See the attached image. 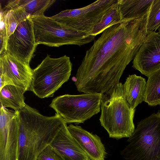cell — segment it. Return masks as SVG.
<instances>
[{"label":"cell","instance_id":"cell-1","mask_svg":"<svg viewBox=\"0 0 160 160\" xmlns=\"http://www.w3.org/2000/svg\"><path fill=\"white\" fill-rule=\"evenodd\" d=\"M147 17L122 20L108 28L94 41L75 76L79 92L102 94L119 82L147 35Z\"/></svg>","mask_w":160,"mask_h":160},{"label":"cell","instance_id":"cell-2","mask_svg":"<svg viewBox=\"0 0 160 160\" xmlns=\"http://www.w3.org/2000/svg\"><path fill=\"white\" fill-rule=\"evenodd\" d=\"M18 160H37L66 123L57 113L52 116H44L27 104L18 111Z\"/></svg>","mask_w":160,"mask_h":160},{"label":"cell","instance_id":"cell-3","mask_svg":"<svg viewBox=\"0 0 160 160\" xmlns=\"http://www.w3.org/2000/svg\"><path fill=\"white\" fill-rule=\"evenodd\" d=\"M102 94L101 125L111 138H129L135 129L133 118L135 109L132 108L125 99L123 84L119 82Z\"/></svg>","mask_w":160,"mask_h":160},{"label":"cell","instance_id":"cell-4","mask_svg":"<svg viewBox=\"0 0 160 160\" xmlns=\"http://www.w3.org/2000/svg\"><path fill=\"white\" fill-rule=\"evenodd\" d=\"M121 152L126 160H160V110L138 123Z\"/></svg>","mask_w":160,"mask_h":160},{"label":"cell","instance_id":"cell-5","mask_svg":"<svg viewBox=\"0 0 160 160\" xmlns=\"http://www.w3.org/2000/svg\"><path fill=\"white\" fill-rule=\"evenodd\" d=\"M72 67L70 58L66 55L53 58L47 54L33 70L30 91L41 98L52 97L69 79Z\"/></svg>","mask_w":160,"mask_h":160},{"label":"cell","instance_id":"cell-6","mask_svg":"<svg viewBox=\"0 0 160 160\" xmlns=\"http://www.w3.org/2000/svg\"><path fill=\"white\" fill-rule=\"evenodd\" d=\"M36 44L58 47L67 45L81 46L95 40L94 36L74 31L44 15L30 17Z\"/></svg>","mask_w":160,"mask_h":160},{"label":"cell","instance_id":"cell-7","mask_svg":"<svg viewBox=\"0 0 160 160\" xmlns=\"http://www.w3.org/2000/svg\"><path fill=\"white\" fill-rule=\"evenodd\" d=\"M102 94H65L54 98L49 105L67 123H83L100 111Z\"/></svg>","mask_w":160,"mask_h":160},{"label":"cell","instance_id":"cell-8","mask_svg":"<svg viewBox=\"0 0 160 160\" xmlns=\"http://www.w3.org/2000/svg\"><path fill=\"white\" fill-rule=\"evenodd\" d=\"M117 0H98L83 7L66 9L50 17L74 31L91 35L95 26Z\"/></svg>","mask_w":160,"mask_h":160},{"label":"cell","instance_id":"cell-9","mask_svg":"<svg viewBox=\"0 0 160 160\" xmlns=\"http://www.w3.org/2000/svg\"><path fill=\"white\" fill-rule=\"evenodd\" d=\"M19 135L18 111L0 104V160H18Z\"/></svg>","mask_w":160,"mask_h":160},{"label":"cell","instance_id":"cell-10","mask_svg":"<svg viewBox=\"0 0 160 160\" xmlns=\"http://www.w3.org/2000/svg\"><path fill=\"white\" fill-rule=\"evenodd\" d=\"M36 44L33 23L30 17L19 24L8 38L6 52L29 64Z\"/></svg>","mask_w":160,"mask_h":160},{"label":"cell","instance_id":"cell-11","mask_svg":"<svg viewBox=\"0 0 160 160\" xmlns=\"http://www.w3.org/2000/svg\"><path fill=\"white\" fill-rule=\"evenodd\" d=\"M0 89L11 84L30 91L33 70L29 64L22 62L6 52L0 55Z\"/></svg>","mask_w":160,"mask_h":160},{"label":"cell","instance_id":"cell-12","mask_svg":"<svg viewBox=\"0 0 160 160\" xmlns=\"http://www.w3.org/2000/svg\"><path fill=\"white\" fill-rule=\"evenodd\" d=\"M132 67L147 77L160 69V33L147 31L133 59Z\"/></svg>","mask_w":160,"mask_h":160},{"label":"cell","instance_id":"cell-13","mask_svg":"<svg viewBox=\"0 0 160 160\" xmlns=\"http://www.w3.org/2000/svg\"><path fill=\"white\" fill-rule=\"evenodd\" d=\"M68 128L71 135L91 160H104L106 152L100 138L81 127L70 124Z\"/></svg>","mask_w":160,"mask_h":160},{"label":"cell","instance_id":"cell-14","mask_svg":"<svg viewBox=\"0 0 160 160\" xmlns=\"http://www.w3.org/2000/svg\"><path fill=\"white\" fill-rule=\"evenodd\" d=\"M63 160H90L70 134L65 123L50 145Z\"/></svg>","mask_w":160,"mask_h":160},{"label":"cell","instance_id":"cell-15","mask_svg":"<svg viewBox=\"0 0 160 160\" xmlns=\"http://www.w3.org/2000/svg\"><path fill=\"white\" fill-rule=\"evenodd\" d=\"M146 82L143 77L135 74L129 75L123 84L124 95L133 109L144 101Z\"/></svg>","mask_w":160,"mask_h":160},{"label":"cell","instance_id":"cell-16","mask_svg":"<svg viewBox=\"0 0 160 160\" xmlns=\"http://www.w3.org/2000/svg\"><path fill=\"white\" fill-rule=\"evenodd\" d=\"M153 0H118L122 20H132L148 16Z\"/></svg>","mask_w":160,"mask_h":160},{"label":"cell","instance_id":"cell-17","mask_svg":"<svg viewBox=\"0 0 160 160\" xmlns=\"http://www.w3.org/2000/svg\"><path fill=\"white\" fill-rule=\"evenodd\" d=\"M25 92L13 85H5L0 89V104L5 108H10L15 111H19L26 104L24 96Z\"/></svg>","mask_w":160,"mask_h":160},{"label":"cell","instance_id":"cell-18","mask_svg":"<svg viewBox=\"0 0 160 160\" xmlns=\"http://www.w3.org/2000/svg\"><path fill=\"white\" fill-rule=\"evenodd\" d=\"M144 101L150 106L160 104V69L148 77Z\"/></svg>","mask_w":160,"mask_h":160},{"label":"cell","instance_id":"cell-19","mask_svg":"<svg viewBox=\"0 0 160 160\" xmlns=\"http://www.w3.org/2000/svg\"><path fill=\"white\" fill-rule=\"evenodd\" d=\"M119 8L118 0L108 9L100 21L94 27L91 35L94 37L104 31L110 26L122 21Z\"/></svg>","mask_w":160,"mask_h":160},{"label":"cell","instance_id":"cell-20","mask_svg":"<svg viewBox=\"0 0 160 160\" xmlns=\"http://www.w3.org/2000/svg\"><path fill=\"white\" fill-rule=\"evenodd\" d=\"M2 9L7 12L5 23L8 37L19 24L30 17L24 9L18 5L11 9L4 7Z\"/></svg>","mask_w":160,"mask_h":160},{"label":"cell","instance_id":"cell-21","mask_svg":"<svg viewBox=\"0 0 160 160\" xmlns=\"http://www.w3.org/2000/svg\"><path fill=\"white\" fill-rule=\"evenodd\" d=\"M55 0H19L18 5L22 8L30 17L44 15L45 11Z\"/></svg>","mask_w":160,"mask_h":160},{"label":"cell","instance_id":"cell-22","mask_svg":"<svg viewBox=\"0 0 160 160\" xmlns=\"http://www.w3.org/2000/svg\"><path fill=\"white\" fill-rule=\"evenodd\" d=\"M147 31H155L160 27V0H153L147 17Z\"/></svg>","mask_w":160,"mask_h":160},{"label":"cell","instance_id":"cell-23","mask_svg":"<svg viewBox=\"0 0 160 160\" xmlns=\"http://www.w3.org/2000/svg\"><path fill=\"white\" fill-rule=\"evenodd\" d=\"M6 16L3 14H0V55L5 53L7 51L8 36L5 23Z\"/></svg>","mask_w":160,"mask_h":160},{"label":"cell","instance_id":"cell-24","mask_svg":"<svg viewBox=\"0 0 160 160\" xmlns=\"http://www.w3.org/2000/svg\"><path fill=\"white\" fill-rule=\"evenodd\" d=\"M37 160H63L57 152L50 145L38 155Z\"/></svg>","mask_w":160,"mask_h":160},{"label":"cell","instance_id":"cell-25","mask_svg":"<svg viewBox=\"0 0 160 160\" xmlns=\"http://www.w3.org/2000/svg\"><path fill=\"white\" fill-rule=\"evenodd\" d=\"M158 32L160 33V27L158 28Z\"/></svg>","mask_w":160,"mask_h":160}]
</instances>
